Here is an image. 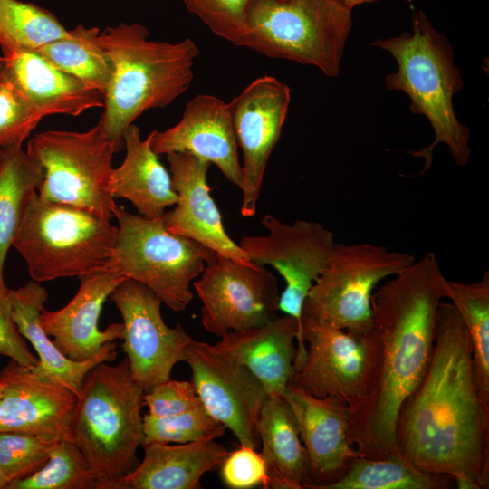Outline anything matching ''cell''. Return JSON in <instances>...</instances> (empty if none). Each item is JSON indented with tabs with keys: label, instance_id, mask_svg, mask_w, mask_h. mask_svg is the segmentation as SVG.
Returning <instances> with one entry per match:
<instances>
[{
	"label": "cell",
	"instance_id": "6da1fadb",
	"mask_svg": "<svg viewBox=\"0 0 489 489\" xmlns=\"http://www.w3.org/2000/svg\"><path fill=\"white\" fill-rule=\"evenodd\" d=\"M395 439L400 456L417 468L452 476L457 488L489 485V408L479 398L472 345L452 302L438 307L428 369L402 403Z\"/></svg>",
	"mask_w": 489,
	"mask_h": 489
},
{
	"label": "cell",
	"instance_id": "7a4b0ae2",
	"mask_svg": "<svg viewBox=\"0 0 489 489\" xmlns=\"http://www.w3.org/2000/svg\"><path fill=\"white\" fill-rule=\"evenodd\" d=\"M446 296V278L431 252L373 292L375 368L365 397L349 408L350 440L360 456L400 455L397 417L428 369L438 307Z\"/></svg>",
	"mask_w": 489,
	"mask_h": 489
},
{
	"label": "cell",
	"instance_id": "3957f363",
	"mask_svg": "<svg viewBox=\"0 0 489 489\" xmlns=\"http://www.w3.org/2000/svg\"><path fill=\"white\" fill-rule=\"evenodd\" d=\"M99 42L112 74L98 124L117 153L124 148L125 131L142 113L169 105L188 90L199 49L190 38L149 39V30L138 23L108 26Z\"/></svg>",
	"mask_w": 489,
	"mask_h": 489
},
{
	"label": "cell",
	"instance_id": "277c9868",
	"mask_svg": "<svg viewBox=\"0 0 489 489\" xmlns=\"http://www.w3.org/2000/svg\"><path fill=\"white\" fill-rule=\"evenodd\" d=\"M369 46L390 53L397 70L385 77L388 91H402L410 100L412 113L425 116L435 134L432 143L411 151L425 162L427 172L433 161V150L445 144L457 166L469 162L470 129L461 123L454 110L453 98L464 86L460 69L449 40L437 32L423 11L412 15L411 32L388 39H375Z\"/></svg>",
	"mask_w": 489,
	"mask_h": 489
},
{
	"label": "cell",
	"instance_id": "5b68a950",
	"mask_svg": "<svg viewBox=\"0 0 489 489\" xmlns=\"http://www.w3.org/2000/svg\"><path fill=\"white\" fill-rule=\"evenodd\" d=\"M144 390L127 358L101 362L85 376L64 438L74 443L94 471L98 489H124L143 444Z\"/></svg>",
	"mask_w": 489,
	"mask_h": 489
},
{
	"label": "cell",
	"instance_id": "8992f818",
	"mask_svg": "<svg viewBox=\"0 0 489 489\" xmlns=\"http://www.w3.org/2000/svg\"><path fill=\"white\" fill-rule=\"evenodd\" d=\"M351 11L337 0H255L236 46L336 77L351 29Z\"/></svg>",
	"mask_w": 489,
	"mask_h": 489
},
{
	"label": "cell",
	"instance_id": "52a82bcc",
	"mask_svg": "<svg viewBox=\"0 0 489 489\" xmlns=\"http://www.w3.org/2000/svg\"><path fill=\"white\" fill-rule=\"evenodd\" d=\"M117 226L88 211L33 197L13 243L32 280L43 283L103 270Z\"/></svg>",
	"mask_w": 489,
	"mask_h": 489
},
{
	"label": "cell",
	"instance_id": "ba28073f",
	"mask_svg": "<svg viewBox=\"0 0 489 489\" xmlns=\"http://www.w3.org/2000/svg\"><path fill=\"white\" fill-rule=\"evenodd\" d=\"M113 214L118 221L116 241L103 270L144 284L174 312L184 311L193 299L192 281L216 254L168 231L163 216L147 218L118 205Z\"/></svg>",
	"mask_w": 489,
	"mask_h": 489
},
{
	"label": "cell",
	"instance_id": "9c48e42d",
	"mask_svg": "<svg viewBox=\"0 0 489 489\" xmlns=\"http://www.w3.org/2000/svg\"><path fill=\"white\" fill-rule=\"evenodd\" d=\"M26 152L43 169L38 196L102 219L114 217L110 190L115 152L99 124L83 132L46 130L33 136Z\"/></svg>",
	"mask_w": 489,
	"mask_h": 489
},
{
	"label": "cell",
	"instance_id": "30bf717a",
	"mask_svg": "<svg viewBox=\"0 0 489 489\" xmlns=\"http://www.w3.org/2000/svg\"><path fill=\"white\" fill-rule=\"evenodd\" d=\"M414 262L413 255L383 245L335 244L303 302L302 315L351 334H366L373 329L371 297L377 284Z\"/></svg>",
	"mask_w": 489,
	"mask_h": 489
},
{
	"label": "cell",
	"instance_id": "8fae6325",
	"mask_svg": "<svg viewBox=\"0 0 489 489\" xmlns=\"http://www.w3.org/2000/svg\"><path fill=\"white\" fill-rule=\"evenodd\" d=\"M301 324L306 354L288 385L318 398H339L353 408L365 397L373 375V331L355 335L304 315Z\"/></svg>",
	"mask_w": 489,
	"mask_h": 489
},
{
	"label": "cell",
	"instance_id": "7c38bea8",
	"mask_svg": "<svg viewBox=\"0 0 489 489\" xmlns=\"http://www.w3.org/2000/svg\"><path fill=\"white\" fill-rule=\"evenodd\" d=\"M262 224L267 235H245L239 245L254 264L270 265L283 278L278 310L302 326L303 302L329 263L334 235L318 222L296 220L287 225L270 214L264 215Z\"/></svg>",
	"mask_w": 489,
	"mask_h": 489
},
{
	"label": "cell",
	"instance_id": "4fadbf2b",
	"mask_svg": "<svg viewBox=\"0 0 489 489\" xmlns=\"http://www.w3.org/2000/svg\"><path fill=\"white\" fill-rule=\"evenodd\" d=\"M193 286L202 302L203 327L219 338L261 326L278 315V280L265 267L241 264L216 254Z\"/></svg>",
	"mask_w": 489,
	"mask_h": 489
},
{
	"label": "cell",
	"instance_id": "5bb4252c",
	"mask_svg": "<svg viewBox=\"0 0 489 489\" xmlns=\"http://www.w3.org/2000/svg\"><path fill=\"white\" fill-rule=\"evenodd\" d=\"M110 298L122 316L121 347L132 378L147 393L170 379L174 366L186 361L192 339L180 324L165 323L162 301L142 283L127 278Z\"/></svg>",
	"mask_w": 489,
	"mask_h": 489
},
{
	"label": "cell",
	"instance_id": "9a60e30c",
	"mask_svg": "<svg viewBox=\"0 0 489 489\" xmlns=\"http://www.w3.org/2000/svg\"><path fill=\"white\" fill-rule=\"evenodd\" d=\"M186 361L207 412L232 431L239 445L257 449L258 423L268 396L261 381L215 345L192 340Z\"/></svg>",
	"mask_w": 489,
	"mask_h": 489
},
{
	"label": "cell",
	"instance_id": "2e32d148",
	"mask_svg": "<svg viewBox=\"0 0 489 489\" xmlns=\"http://www.w3.org/2000/svg\"><path fill=\"white\" fill-rule=\"evenodd\" d=\"M290 102V87L273 76L264 75L228 103L244 159L240 207L244 217L256 213L268 160L281 137Z\"/></svg>",
	"mask_w": 489,
	"mask_h": 489
},
{
	"label": "cell",
	"instance_id": "e0dca14e",
	"mask_svg": "<svg viewBox=\"0 0 489 489\" xmlns=\"http://www.w3.org/2000/svg\"><path fill=\"white\" fill-rule=\"evenodd\" d=\"M149 134L151 149L158 156L189 153L216 165L229 182L241 189L243 166L229 104L223 100L212 94H197L187 103L176 125Z\"/></svg>",
	"mask_w": 489,
	"mask_h": 489
},
{
	"label": "cell",
	"instance_id": "ac0fdd59",
	"mask_svg": "<svg viewBox=\"0 0 489 489\" xmlns=\"http://www.w3.org/2000/svg\"><path fill=\"white\" fill-rule=\"evenodd\" d=\"M283 397L297 421L307 451L312 485L321 489L340 479L360 455L350 440V409L336 397L318 398L288 385Z\"/></svg>",
	"mask_w": 489,
	"mask_h": 489
},
{
	"label": "cell",
	"instance_id": "d6986e66",
	"mask_svg": "<svg viewBox=\"0 0 489 489\" xmlns=\"http://www.w3.org/2000/svg\"><path fill=\"white\" fill-rule=\"evenodd\" d=\"M167 160L177 201L172 210L163 215L166 229L238 264L256 265L225 232L207 183L211 164L184 152L168 154Z\"/></svg>",
	"mask_w": 489,
	"mask_h": 489
},
{
	"label": "cell",
	"instance_id": "ffe728a7",
	"mask_svg": "<svg viewBox=\"0 0 489 489\" xmlns=\"http://www.w3.org/2000/svg\"><path fill=\"white\" fill-rule=\"evenodd\" d=\"M0 432L64 437L77 396L10 360L0 371Z\"/></svg>",
	"mask_w": 489,
	"mask_h": 489
},
{
	"label": "cell",
	"instance_id": "44dd1931",
	"mask_svg": "<svg viewBox=\"0 0 489 489\" xmlns=\"http://www.w3.org/2000/svg\"><path fill=\"white\" fill-rule=\"evenodd\" d=\"M79 279L81 284L75 296L60 310L43 308L40 323L63 355L81 362L94 357L105 343L123 339V323H113L101 331L99 319L107 298L127 278L101 270Z\"/></svg>",
	"mask_w": 489,
	"mask_h": 489
},
{
	"label": "cell",
	"instance_id": "7402d4cb",
	"mask_svg": "<svg viewBox=\"0 0 489 489\" xmlns=\"http://www.w3.org/2000/svg\"><path fill=\"white\" fill-rule=\"evenodd\" d=\"M215 346L245 366L261 381L268 397L283 396L306 354L300 323L286 314L261 326L228 331Z\"/></svg>",
	"mask_w": 489,
	"mask_h": 489
},
{
	"label": "cell",
	"instance_id": "603a6c76",
	"mask_svg": "<svg viewBox=\"0 0 489 489\" xmlns=\"http://www.w3.org/2000/svg\"><path fill=\"white\" fill-rule=\"evenodd\" d=\"M4 66L16 87L43 117L53 114L78 116L103 108L104 95L61 71L37 51L2 52Z\"/></svg>",
	"mask_w": 489,
	"mask_h": 489
},
{
	"label": "cell",
	"instance_id": "cb8c5ba5",
	"mask_svg": "<svg viewBox=\"0 0 489 489\" xmlns=\"http://www.w3.org/2000/svg\"><path fill=\"white\" fill-rule=\"evenodd\" d=\"M48 298L40 283L30 281L12 290L14 321L22 336L28 340L37 353L38 363L34 370L42 378L59 383L78 398L86 374L101 362L113 361L117 357L114 341L105 343L92 358L73 361L53 344L40 323V314Z\"/></svg>",
	"mask_w": 489,
	"mask_h": 489
},
{
	"label": "cell",
	"instance_id": "d4e9b609",
	"mask_svg": "<svg viewBox=\"0 0 489 489\" xmlns=\"http://www.w3.org/2000/svg\"><path fill=\"white\" fill-rule=\"evenodd\" d=\"M215 440L144 445V458L124 477V489L201 488V477L219 468L229 453Z\"/></svg>",
	"mask_w": 489,
	"mask_h": 489
},
{
	"label": "cell",
	"instance_id": "484cf974",
	"mask_svg": "<svg viewBox=\"0 0 489 489\" xmlns=\"http://www.w3.org/2000/svg\"><path fill=\"white\" fill-rule=\"evenodd\" d=\"M150 134L143 139L135 124L124 133L125 158L113 168L110 190L114 198H126L147 218L161 217L174 206L177 195L170 173L161 164L150 146Z\"/></svg>",
	"mask_w": 489,
	"mask_h": 489
},
{
	"label": "cell",
	"instance_id": "4316f807",
	"mask_svg": "<svg viewBox=\"0 0 489 489\" xmlns=\"http://www.w3.org/2000/svg\"><path fill=\"white\" fill-rule=\"evenodd\" d=\"M258 431L268 489H309L312 480L308 454L294 414L283 396L267 398Z\"/></svg>",
	"mask_w": 489,
	"mask_h": 489
},
{
	"label": "cell",
	"instance_id": "83f0119b",
	"mask_svg": "<svg viewBox=\"0 0 489 489\" xmlns=\"http://www.w3.org/2000/svg\"><path fill=\"white\" fill-rule=\"evenodd\" d=\"M43 178L42 166L14 145L0 157V276L6 254L22 226L33 197Z\"/></svg>",
	"mask_w": 489,
	"mask_h": 489
},
{
	"label": "cell",
	"instance_id": "f1b7e54d",
	"mask_svg": "<svg viewBox=\"0 0 489 489\" xmlns=\"http://www.w3.org/2000/svg\"><path fill=\"white\" fill-rule=\"evenodd\" d=\"M446 292L467 329L475 387L489 408V273L469 283L446 279Z\"/></svg>",
	"mask_w": 489,
	"mask_h": 489
},
{
	"label": "cell",
	"instance_id": "f546056e",
	"mask_svg": "<svg viewBox=\"0 0 489 489\" xmlns=\"http://www.w3.org/2000/svg\"><path fill=\"white\" fill-rule=\"evenodd\" d=\"M100 29L82 24L67 36L45 44L37 52L61 71L103 95L112 74L111 62L99 42Z\"/></svg>",
	"mask_w": 489,
	"mask_h": 489
},
{
	"label": "cell",
	"instance_id": "4dcf8cb0",
	"mask_svg": "<svg viewBox=\"0 0 489 489\" xmlns=\"http://www.w3.org/2000/svg\"><path fill=\"white\" fill-rule=\"evenodd\" d=\"M456 486L446 475L422 471L400 455L355 457L343 476L321 489H448Z\"/></svg>",
	"mask_w": 489,
	"mask_h": 489
},
{
	"label": "cell",
	"instance_id": "1f68e13d",
	"mask_svg": "<svg viewBox=\"0 0 489 489\" xmlns=\"http://www.w3.org/2000/svg\"><path fill=\"white\" fill-rule=\"evenodd\" d=\"M69 30L48 10L19 0H0L2 52L37 51L67 36Z\"/></svg>",
	"mask_w": 489,
	"mask_h": 489
},
{
	"label": "cell",
	"instance_id": "d6a6232c",
	"mask_svg": "<svg viewBox=\"0 0 489 489\" xmlns=\"http://www.w3.org/2000/svg\"><path fill=\"white\" fill-rule=\"evenodd\" d=\"M6 489H98V480L80 448L63 437L53 445L42 467L13 480Z\"/></svg>",
	"mask_w": 489,
	"mask_h": 489
},
{
	"label": "cell",
	"instance_id": "836d02e7",
	"mask_svg": "<svg viewBox=\"0 0 489 489\" xmlns=\"http://www.w3.org/2000/svg\"><path fill=\"white\" fill-rule=\"evenodd\" d=\"M225 427L200 405L187 412L168 417L143 415V444H186L222 436Z\"/></svg>",
	"mask_w": 489,
	"mask_h": 489
},
{
	"label": "cell",
	"instance_id": "e575fe53",
	"mask_svg": "<svg viewBox=\"0 0 489 489\" xmlns=\"http://www.w3.org/2000/svg\"><path fill=\"white\" fill-rule=\"evenodd\" d=\"M43 118L14 83L0 58V149L22 145Z\"/></svg>",
	"mask_w": 489,
	"mask_h": 489
},
{
	"label": "cell",
	"instance_id": "d590c367",
	"mask_svg": "<svg viewBox=\"0 0 489 489\" xmlns=\"http://www.w3.org/2000/svg\"><path fill=\"white\" fill-rule=\"evenodd\" d=\"M60 436L21 432H0V467L12 482L42 467Z\"/></svg>",
	"mask_w": 489,
	"mask_h": 489
},
{
	"label": "cell",
	"instance_id": "8d00e7d4",
	"mask_svg": "<svg viewBox=\"0 0 489 489\" xmlns=\"http://www.w3.org/2000/svg\"><path fill=\"white\" fill-rule=\"evenodd\" d=\"M214 34L236 45L255 0H182Z\"/></svg>",
	"mask_w": 489,
	"mask_h": 489
},
{
	"label": "cell",
	"instance_id": "74e56055",
	"mask_svg": "<svg viewBox=\"0 0 489 489\" xmlns=\"http://www.w3.org/2000/svg\"><path fill=\"white\" fill-rule=\"evenodd\" d=\"M223 484L231 489H268L269 480L261 453L255 448L240 445L228 453L221 465Z\"/></svg>",
	"mask_w": 489,
	"mask_h": 489
},
{
	"label": "cell",
	"instance_id": "f35d334b",
	"mask_svg": "<svg viewBox=\"0 0 489 489\" xmlns=\"http://www.w3.org/2000/svg\"><path fill=\"white\" fill-rule=\"evenodd\" d=\"M144 405L154 417L187 412L203 405L192 382L168 379L144 394Z\"/></svg>",
	"mask_w": 489,
	"mask_h": 489
},
{
	"label": "cell",
	"instance_id": "ab89813d",
	"mask_svg": "<svg viewBox=\"0 0 489 489\" xmlns=\"http://www.w3.org/2000/svg\"><path fill=\"white\" fill-rule=\"evenodd\" d=\"M12 289H9L0 276V355L8 357L20 364L34 367L38 358L34 356L18 331L12 315Z\"/></svg>",
	"mask_w": 489,
	"mask_h": 489
},
{
	"label": "cell",
	"instance_id": "60d3db41",
	"mask_svg": "<svg viewBox=\"0 0 489 489\" xmlns=\"http://www.w3.org/2000/svg\"><path fill=\"white\" fill-rule=\"evenodd\" d=\"M337 1L340 2L341 4L348 6L349 8L353 9L357 5L373 3L379 0H337ZM406 1L408 2L409 4H412L413 2V0H406Z\"/></svg>",
	"mask_w": 489,
	"mask_h": 489
},
{
	"label": "cell",
	"instance_id": "b9f144b4",
	"mask_svg": "<svg viewBox=\"0 0 489 489\" xmlns=\"http://www.w3.org/2000/svg\"><path fill=\"white\" fill-rule=\"evenodd\" d=\"M10 479L7 477L5 473L0 467V489H6L7 485L10 483Z\"/></svg>",
	"mask_w": 489,
	"mask_h": 489
},
{
	"label": "cell",
	"instance_id": "7bdbcfd3",
	"mask_svg": "<svg viewBox=\"0 0 489 489\" xmlns=\"http://www.w3.org/2000/svg\"><path fill=\"white\" fill-rule=\"evenodd\" d=\"M1 395H2V386L0 384V397H1Z\"/></svg>",
	"mask_w": 489,
	"mask_h": 489
},
{
	"label": "cell",
	"instance_id": "ee69618b",
	"mask_svg": "<svg viewBox=\"0 0 489 489\" xmlns=\"http://www.w3.org/2000/svg\"><path fill=\"white\" fill-rule=\"evenodd\" d=\"M1 154H2V149H0V157H1Z\"/></svg>",
	"mask_w": 489,
	"mask_h": 489
}]
</instances>
